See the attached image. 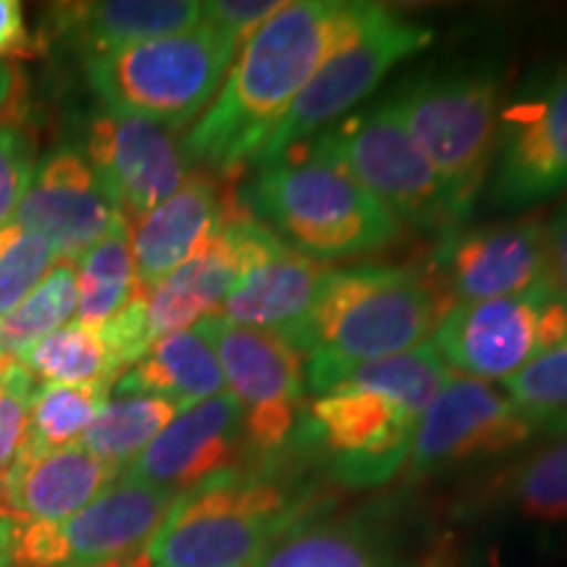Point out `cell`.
<instances>
[{
  "label": "cell",
  "mask_w": 567,
  "mask_h": 567,
  "mask_svg": "<svg viewBox=\"0 0 567 567\" xmlns=\"http://www.w3.org/2000/svg\"><path fill=\"white\" fill-rule=\"evenodd\" d=\"M368 3H284L245 42L213 103L182 140L184 161L234 176L250 168L326 59L358 32Z\"/></svg>",
  "instance_id": "cell-1"
},
{
  "label": "cell",
  "mask_w": 567,
  "mask_h": 567,
  "mask_svg": "<svg viewBox=\"0 0 567 567\" xmlns=\"http://www.w3.org/2000/svg\"><path fill=\"white\" fill-rule=\"evenodd\" d=\"M450 302L429 274L394 266L326 276L305 321L287 339L305 358V392H331L347 371L415 350L434 337Z\"/></svg>",
  "instance_id": "cell-2"
},
{
  "label": "cell",
  "mask_w": 567,
  "mask_h": 567,
  "mask_svg": "<svg viewBox=\"0 0 567 567\" xmlns=\"http://www.w3.org/2000/svg\"><path fill=\"white\" fill-rule=\"evenodd\" d=\"M239 203L284 245L321 264L375 252L402 231L392 213L310 140L255 168Z\"/></svg>",
  "instance_id": "cell-3"
},
{
  "label": "cell",
  "mask_w": 567,
  "mask_h": 567,
  "mask_svg": "<svg viewBox=\"0 0 567 567\" xmlns=\"http://www.w3.org/2000/svg\"><path fill=\"white\" fill-rule=\"evenodd\" d=\"M308 517V496L274 467L239 465L176 496L147 557L151 567H252Z\"/></svg>",
  "instance_id": "cell-4"
},
{
  "label": "cell",
  "mask_w": 567,
  "mask_h": 567,
  "mask_svg": "<svg viewBox=\"0 0 567 567\" xmlns=\"http://www.w3.org/2000/svg\"><path fill=\"white\" fill-rule=\"evenodd\" d=\"M237 53L226 34L200 21L193 30L84 61V76L105 109L179 132L213 103Z\"/></svg>",
  "instance_id": "cell-5"
},
{
  "label": "cell",
  "mask_w": 567,
  "mask_h": 567,
  "mask_svg": "<svg viewBox=\"0 0 567 567\" xmlns=\"http://www.w3.org/2000/svg\"><path fill=\"white\" fill-rule=\"evenodd\" d=\"M392 97L417 151L465 221L494 163L499 74L492 66L446 69L402 84Z\"/></svg>",
  "instance_id": "cell-6"
},
{
  "label": "cell",
  "mask_w": 567,
  "mask_h": 567,
  "mask_svg": "<svg viewBox=\"0 0 567 567\" xmlns=\"http://www.w3.org/2000/svg\"><path fill=\"white\" fill-rule=\"evenodd\" d=\"M310 142L342 163L396 221L444 237L463 224L444 184L410 137L394 97L339 118Z\"/></svg>",
  "instance_id": "cell-7"
},
{
  "label": "cell",
  "mask_w": 567,
  "mask_h": 567,
  "mask_svg": "<svg viewBox=\"0 0 567 567\" xmlns=\"http://www.w3.org/2000/svg\"><path fill=\"white\" fill-rule=\"evenodd\" d=\"M431 40L434 32L429 27L415 24L386 6L368 3L363 24L318 69V74L276 126L252 168L266 166L289 147L302 145L316 132L329 130L331 124L344 118L347 111H352L384 82L396 63L423 51Z\"/></svg>",
  "instance_id": "cell-8"
},
{
  "label": "cell",
  "mask_w": 567,
  "mask_h": 567,
  "mask_svg": "<svg viewBox=\"0 0 567 567\" xmlns=\"http://www.w3.org/2000/svg\"><path fill=\"white\" fill-rule=\"evenodd\" d=\"M231 396L245 415V467H274L292 442L305 394V358L284 334L205 316Z\"/></svg>",
  "instance_id": "cell-9"
},
{
  "label": "cell",
  "mask_w": 567,
  "mask_h": 567,
  "mask_svg": "<svg viewBox=\"0 0 567 567\" xmlns=\"http://www.w3.org/2000/svg\"><path fill=\"white\" fill-rule=\"evenodd\" d=\"M567 339V300L555 287L446 310L431 344L452 371L505 381Z\"/></svg>",
  "instance_id": "cell-10"
},
{
  "label": "cell",
  "mask_w": 567,
  "mask_h": 567,
  "mask_svg": "<svg viewBox=\"0 0 567 567\" xmlns=\"http://www.w3.org/2000/svg\"><path fill=\"white\" fill-rule=\"evenodd\" d=\"M567 189V63L538 71L496 113L492 197L528 208Z\"/></svg>",
  "instance_id": "cell-11"
},
{
  "label": "cell",
  "mask_w": 567,
  "mask_h": 567,
  "mask_svg": "<svg viewBox=\"0 0 567 567\" xmlns=\"http://www.w3.org/2000/svg\"><path fill=\"white\" fill-rule=\"evenodd\" d=\"M421 415L394 396L339 386L316 396L308 410V442L326 452L342 486L371 488L405 471Z\"/></svg>",
  "instance_id": "cell-12"
},
{
  "label": "cell",
  "mask_w": 567,
  "mask_h": 567,
  "mask_svg": "<svg viewBox=\"0 0 567 567\" xmlns=\"http://www.w3.org/2000/svg\"><path fill=\"white\" fill-rule=\"evenodd\" d=\"M538 434L502 386L452 373L415 425L408 467L413 476L507 455Z\"/></svg>",
  "instance_id": "cell-13"
},
{
  "label": "cell",
  "mask_w": 567,
  "mask_h": 567,
  "mask_svg": "<svg viewBox=\"0 0 567 567\" xmlns=\"http://www.w3.org/2000/svg\"><path fill=\"white\" fill-rule=\"evenodd\" d=\"M429 276L452 305L551 287L547 224L520 218L450 231L431 260Z\"/></svg>",
  "instance_id": "cell-14"
},
{
  "label": "cell",
  "mask_w": 567,
  "mask_h": 567,
  "mask_svg": "<svg viewBox=\"0 0 567 567\" xmlns=\"http://www.w3.org/2000/svg\"><path fill=\"white\" fill-rule=\"evenodd\" d=\"M279 247L281 239L237 200L221 229L187 264L145 289V323L153 344L216 313L234 284Z\"/></svg>",
  "instance_id": "cell-15"
},
{
  "label": "cell",
  "mask_w": 567,
  "mask_h": 567,
  "mask_svg": "<svg viewBox=\"0 0 567 567\" xmlns=\"http://www.w3.org/2000/svg\"><path fill=\"white\" fill-rule=\"evenodd\" d=\"M84 151L126 226L172 197L189 176L172 132L132 113L97 111L84 130Z\"/></svg>",
  "instance_id": "cell-16"
},
{
  "label": "cell",
  "mask_w": 567,
  "mask_h": 567,
  "mask_svg": "<svg viewBox=\"0 0 567 567\" xmlns=\"http://www.w3.org/2000/svg\"><path fill=\"white\" fill-rule=\"evenodd\" d=\"M13 218L45 239L59 260L74 264L124 221L101 176L74 147H59L34 166Z\"/></svg>",
  "instance_id": "cell-17"
},
{
  "label": "cell",
  "mask_w": 567,
  "mask_h": 567,
  "mask_svg": "<svg viewBox=\"0 0 567 567\" xmlns=\"http://www.w3.org/2000/svg\"><path fill=\"white\" fill-rule=\"evenodd\" d=\"M245 460V415L229 392L174 417L122 476L184 494Z\"/></svg>",
  "instance_id": "cell-18"
},
{
  "label": "cell",
  "mask_w": 567,
  "mask_h": 567,
  "mask_svg": "<svg viewBox=\"0 0 567 567\" xmlns=\"http://www.w3.org/2000/svg\"><path fill=\"white\" fill-rule=\"evenodd\" d=\"M203 3L193 0H101V3H53L38 32L45 45H63L84 61L101 59L142 42L168 38L200 24Z\"/></svg>",
  "instance_id": "cell-19"
},
{
  "label": "cell",
  "mask_w": 567,
  "mask_h": 567,
  "mask_svg": "<svg viewBox=\"0 0 567 567\" xmlns=\"http://www.w3.org/2000/svg\"><path fill=\"white\" fill-rule=\"evenodd\" d=\"M239 197L216 174H189L172 197L130 226L134 266L142 289H151L174 268L187 264L221 229Z\"/></svg>",
  "instance_id": "cell-20"
},
{
  "label": "cell",
  "mask_w": 567,
  "mask_h": 567,
  "mask_svg": "<svg viewBox=\"0 0 567 567\" xmlns=\"http://www.w3.org/2000/svg\"><path fill=\"white\" fill-rule=\"evenodd\" d=\"M176 496L168 488L118 476L87 507L61 523L63 565L109 563L147 551Z\"/></svg>",
  "instance_id": "cell-21"
},
{
  "label": "cell",
  "mask_w": 567,
  "mask_h": 567,
  "mask_svg": "<svg viewBox=\"0 0 567 567\" xmlns=\"http://www.w3.org/2000/svg\"><path fill=\"white\" fill-rule=\"evenodd\" d=\"M122 473L80 444L51 452L21 450L0 473V507L21 520L63 523L87 507Z\"/></svg>",
  "instance_id": "cell-22"
},
{
  "label": "cell",
  "mask_w": 567,
  "mask_h": 567,
  "mask_svg": "<svg viewBox=\"0 0 567 567\" xmlns=\"http://www.w3.org/2000/svg\"><path fill=\"white\" fill-rule=\"evenodd\" d=\"M331 268L284 245L234 284L213 316L287 337L305 321Z\"/></svg>",
  "instance_id": "cell-23"
},
{
  "label": "cell",
  "mask_w": 567,
  "mask_h": 567,
  "mask_svg": "<svg viewBox=\"0 0 567 567\" xmlns=\"http://www.w3.org/2000/svg\"><path fill=\"white\" fill-rule=\"evenodd\" d=\"M226 379L208 331L197 321L155 342L142 360L124 371L111 396H161L184 410L224 394Z\"/></svg>",
  "instance_id": "cell-24"
},
{
  "label": "cell",
  "mask_w": 567,
  "mask_h": 567,
  "mask_svg": "<svg viewBox=\"0 0 567 567\" xmlns=\"http://www.w3.org/2000/svg\"><path fill=\"white\" fill-rule=\"evenodd\" d=\"M252 567H394L392 542L373 517H308Z\"/></svg>",
  "instance_id": "cell-25"
},
{
  "label": "cell",
  "mask_w": 567,
  "mask_h": 567,
  "mask_svg": "<svg viewBox=\"0 0 567 567\" xmlns=\"http://www.w3.org/2000/svg\"><path fill=\"white\" fill-rule=\"evenodd\" d=\"M76 264H80L76 266L80 302H76L74 323L101 329L142 292L126 221L113 226Z\"/></svg>",
  "instance_id": "cell-26"
},
{
  "label": "cell",
  "mask_w": 567,
  "mask_h": 567,
  "mask_svg": "<svg viewBox=\"0 0 567 567\" xmlns=\"http://www.w3.org/2000/svg\"><path fill=\"white\" fill-rule=\"evenodd\" d=\"M176 415L179 408L161 396H111L76 444L122 473Z\"/></svg>",
  "instance_id": "cell-27"
},
{
  "label": "cell",
  "mask_w": 567,
  "mask_h": 567,
  "mask_svg": "<svg viewBox=\"0 0 567 567\" xmlns=\"http://www.w3.org/2000/svg\"><path fill=\"white\" fill-rule=\"evenodd\" d=\"M76 264L59 260L24 302L0 318V371L17 365L34 344L63 329L76 316Z\"/></svg>",
  "instance_id": "cell-28"
},
{
  "label": "cell",
  "mask_w": 567,
  "mask_h": 567,
  "mask_svg": "<svg viewBox=\"0 0 567 567\" xmlns=\"http://www.w3.org/2000/svg\"><path fill=\"white\" fill-rule=\"evenodd\" d=\"M452 368L444 363L442 354L431 342L417 344L415 350L392 354V358L371 360V363L354 365L339 381V386L371 389L394 396L396 402L413 410L415 415H423L425 408L434 402V396L442 392L446 381L452 379ZM331 389V392H334ZM329 394V392H326Z\"/></svg>",
  "instance_id": "cell-29"
},
{
  "label": "cell",
  "mask_w": 567,
  "mask_h": 567,
  "mask_svg": "<svg viewBox=\"0 0 567 567\" xmlns=\"http://www.w3.org/2000/svg\"><path fill=\"white\" fill-rule=\"evenodd\" d=\"M111 389L113 384L109 381L84 386L40 384L30 410V431L21 450L51 452L80 442L111 400Z\"/></svg>",
  "instance_id": "cell-30"
},
{
  "label": "cell",
  "mask_w": 567,
  "mask_h": 567,
  "mask_svg": "<svg viewBox=\"0 0 567 567\" xmlns=\"http://www.w3.org/2000/svg\"><path fill=\"white\" fill-rule=\"evenodd\" d=\"M502 499L528 520L567 523V429L513 465Z\"/></svg>",
  "instance_id": "cell-31"
},
{
  "label": "cell",
  "mask_w": 567,
  "mask_h": 567,
  "mask_svg": "<svg viewBox=\"0 0 567 567\" xmlns=\"http://www.w3.org/2000/svg\"><path fill=\"white\" fill-rule=\"evenodd\" d=\"M19 365L27 368L40 384L84 386L97 384V381L116 384L118 379L113 373L101 331L82 323H69L53 331L51 337L34 344L19 360Z\"/></svg>",
  "instance_id": "cell-32"
},
{
  "label": "cell",
  "mask_w": 567,
  "mask_h": 567,
  "mask_svg": "<svg viewBox=\"0 0 567 567\" xmlns=\"http://www.w3.org/2000/svg\"><path fill=\"white\" fill-rule=\"evenodd\" d=\"M502 389L542 434L567 429V339L502 381Z\"/></svg>",
  "instance_id": "cell-33"
},
{
  "label": "cell",
  "mask_w": 567,
  "mask_h": 567,
  "mask_svg": "<svg viewBox=\"0 0 567 567\" xmlns=\"http://www.w3.org/2000/svg\"><path fill=\"white\" fill-rule=\"evenodd\" d=\"M59 264L45 239L19 224L0 226V318L30 297Z\"/></svg>",
  "instance_id": "cell-34"
},
{
  "label": "cell",
  "mask_w": 567,
  "mask_h": 567,
  "mask_svg": "<svg viewBox=\"0 0 567 567\" xmlns=\"http://www.w3.org/2000/svg\"><path fill=\"white\" fill-rule=\"evenodd\" d=\"M40 381L19 363L0 371V473L9 467L30 431V410Z\"/></svg>",
  "instance_id": "cell-35"
},
{
  "label": "cell",
  "mask_w": 567,
  "mask_h": 567,
  "mask_svg": "<svg viewBox=\"0 0 567 567\" xmlns=\"http://www.w3.org/2000/svg\"><path fill=\"white\" fill-rule=\"evenodd\" d=\"M34 174V142L24 130L0 126V226L17 216Z\"/></svg>",
  "instance_id": "cell-36"
},
{
  "label": "cell",
  "mask_w": 567,
  "mask_h": 567,
  "mask_svg": "<svg viewBox=\"0 0 567 567\" xmlns=\"http://www.w3.org/2000/svg\"><path fill=\"white\" fill-rule=\"evenodd\" d=\"M281 0H216L203 3L200 21L210 24L213 30L226 34L234 45L243 51V45L252 38L276 11H281Z\"/></svg>",
  "instance_id": "cell-37"
},
{
  "label": "cell",
  "mask_w": 567,
  "mask_h": 567,
  "mask_svg": "<svg viewBox=\"0 0 567 567\" xmlns=\"http://www.w3.org/2000/svg\"><path fill=\"white\" fill-rule=\"evenodd\" d=\"M34 92L27 69L19 61L0 59V126L24 130L32 122Z\"/></svg>",
  "instance_id": "cell-38"
},
{
  "label": "cell",
  "mask_w": 567,
  "mask_h": 567,
  "mask_svg": "<svg viewBox=\"0 0 567 567\" xmlns=\"http://www.w3.org/2000/svg\"><path fill=\"white\" fill-rule=\"evenodd\" d=\"M40 45L27 30L24 11L17 0H0V59H30L38 55Z\"/></svg>",
  "instance_id": "cell-39"
},
{
  "label": "cell",
  "mask_w": 567,
  "mask_h": 567,
  "mask_svg": "<svg viewBox=\"0 0 567 567\" xmlns=\"http://www.w3.org/2000/svg\"><path fill=\"white\" fill-rule=\"evenodd\" d=\"M549 239V266L551 287L567 300V200L559 205L551 221L547 224Z\"/></svg>",
  "instance_id": "cell-40"
},
{
  "label": "cell",
  "mask_w": 567,
  "mask_h": 567,
  "mask_svg": "<svg viewBox=\"0 0 567 567\" xmlns=\"http://www.w3.org/2000/svg\"><path fill=\"white\" fill-rule=\"evenodd\" d=\"M63 567H151V557H147V551H140V555H134V557H124V559H109V563L63 565Z\"/></svg>",
  "instance_id": "cell-41"
}]
</instances>
